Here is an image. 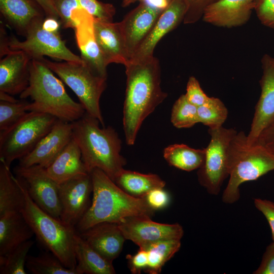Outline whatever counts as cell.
<instances>
[{
    "label": "cell",
    "instance_id": "28",
    "mask_svg": "<svg viewBox=\"0 0 274 274\" xmlns=\"http://www.w3.org/2000/svg\"><path fill=\"white\" fill-rule=\"evenodd\" d=\"M125 192L136 198H143L152 189L163 188L165 182L156 174H144L124 168L114 181Z\"/></svg>",
    "mask_w": 274,
    "mask_h": 274
},
{
    "label": "cell",
    "instance_id": "24",
    "mask_svg": "<svg viewBox=\"0 0 274 274\" xmlns=\"http://www.w3.org/2000/svg\"><path fill=\"white\" fill-rule=\"evenodd\" d=\"M46 169L48 176L58 184L78 175L89 173L80 148L73 139Z\"/></svg>",
    "mask_w": 274,
    "mask_h": 274
},
{
    "label": "cell",
    "instance_id": "19",
    "mask_svg": "<svg viewBox=\"0 0 274 274\" xmlns=\"http://www.w3.org/2000/svg\"><path fill=\"white\" fill-rule=\"evenodd\" d=\"M30 57L22 50H10L0 61V91L20 94L27 87Z\"/></svg>",
    "mask_w": 274,
    "mask_h": 274
},
{
    "label": "cell",
    "instance_id": "31",
    "mask_svg": "<svg viewBox=\"0 0 274 274\" xmlns=\"http://www.w3.org/2000/svg\"><path fill=\"white\" fill-rule=\"evenodd\" d=\"M26 267L33 274H78L76 269L66 267L51 252L37 256L28 255Z\"/></svg>",
    "mask_w": 274,
    "mask_h": 274
},
{
    "label": "cell",
    "instance_id": "41",
    "mask_svg": "<svg viewBox=\"0 0 274 274\" xmlns=\"http://www.w3.org/2000/svg\"><path fill=\"white\" fill-rule=\"evenodd\" d=\"M146 203L154 211L165 208L169 202V196L163 188L152 189L145 196Z\"/></svg>",
    "mask_w": 274,
    "mask_h": 274
},
{
    "label": "cell",
    "instance_id": "38",
    "mask_svg": "<svg viewBox=\"0 0 274 274\" xmlns=\"http://www.w3.org/2000/svg\"><path fill=\"white\" fill-rule=\"evenodd\" d=\"M218 0H183L186 6L184 24H192L202 18L206 9Z\"/></svg>",
    "mask_w": 274,
    "mask_h": 274
},
{
    "label": "cell",
    "instance_id": "48",
    "mask_svg": "<svg viewBox=\"0 0 274 274\" xmlns=\"http://www.w3.org/2000/svg\"><path fill=\"white\" fill-rule=\"evenodd\" d=\"M170 1L171 0H144L143 2L153 8L163 11L168 7Z\"/></svg>",
    "mask_w": 274,
    "mask_h": 274
},
{
    "label": "cell",
    "instance_id": "30",
    "mask_svg": "<svg viewBox=\"0 0 274 274\" xmlns=\"http://www.w3.org/2000/svg\"><path fill=\"white\" fill-rule=\"evenodd\" d=\"M181 239H165L153 243L145 249L148 254V266L145 272L158 274L165 263L180 250Z\"/></svg>",
    "mask_w": 274,
    "mask_h": 274
},
{
    "label": "cell",
    "instance_id": "7",
    "mask_svg": "<svg viewBox=\"0 0 274 274\" xmlns=\"http://www.w3.org/2000/svg\"><path fill=\"white\" fill-rule=\"evenodd\" d=\"M40 60L73 91L86 112L98 119L104 126L99 100L106 88L107 78L95 73L83 60L57 62L44 57Z\"/></svg>",
    "mask_w": 274,
    "mask_h": 274
},
{
    "label": "cell",
    "instance_id": "5",
    "mask_svg": "<svg viewBox=\"0 0 274 274\" xmlns=\"http://www.w3.org/2000/svg\"><path fill=\"white\" fill-rule=\"evenodd\" d=\"M229 180L222 201L232 204L240 198V186L255 181L274 170V154L261 145L249 144L244 131L237 132L230 142L228 154Z\"/></svg>",
    "mask_w": 274,
    "mask_h": 274
},
{
    "label": "cell",
    "instance_id": "37",
    "mask_svg": "<svg viewBox=\"0 0 274 274\" xmlns=\"http://www.w3.org/2000/svg\"><path fill=\"white\" fill-rule=\"evenodd\" d=\"M59 16L61 24L64 28L74 29L72 13L82 8L79 0H52Z\"/></svg>",
    "mask_w": 274,
    "mask_h": 274
},
{
    "label": "cell",
    "instance_id": "12",
    "mask_svg": "<svg viewBox=\"0 0 274 274\" xmlns=\"http://www.w3.org/2000/svg\"><path fill=\"white\" fill-rule=\"evenodd\" d=\"M117 224L126 239L131 241L140 248L159 241L181 239L184 234L179 224L156 222L145 215L128 217Z\"/></svg>",
    "mask_w": 274,
    "mask_h": 274
},
{
    "label": "cell",
    "instance_id": "47",
    "mask_svg": "<svg viewBox=\"0 0 274 274\" xmlns=\"http://www.w3.org/2000/svg\"><path fill=\"white\" fill-rule=\"evenodd\" d=\"M60 24V20L49 17H46L43 22V27L52 31H59Z\"/></svg>",
    "mask_w": 274,
    "mask_h": 274
},
{
    "label": "cell",
    "instance_id": "35",
    "mask_svg": "<svg viewBox=\"0 0 274 274\" xmlns=\"http://www.w3.org/2000/svg\"><path fill=\"white\" fill-rule=\"evenodd\" d=\"M29 103L22 99L14 102L0 100V132L9 129L28 112Z\"/></svg>",
    "mask_w": 274,
    "mask_h": 274
},
{
    "label": "cell",
    "instance_id": "23",
    "mask_svg": "<svg viewBox=\"0 0 274 274\" xmlns=\"http://www.w3.org/2000/svg\"><path fill=\"white\" fill-rule=\"evenodd\" d=\"M0 12L7 23L24 37L34 21L46 17L36 0H0Z\"/></svg>",
    "mask_w": 274,
    "mask_h": 274
},
{
    "label": "cell",
    "instance_id": "46",
    "mask_svg": "<svg viewBox=\"0 0 274 274\" xmlns=\"http://www.w3.org/2000/svg\"><path fill=\"white\" fill-rule=\"evenodd\" d=\"M44 10L46 17H53L60 20L58 13L52 0H36Z\"/></svg>",
    "mask_w": 274,
    "mask_h": 274
},
{
    "label": "cell",
    "instance_id": "8",
    "mask_svg": "<svg viewBox=\"0 0 274 274\" xmlns=\"http://www.w3.org/2000/svg\"><path fill=\"white\" fill-rule=\"evenodd\" d=\"M58 119L48 114L28 112L7 130L0 132V160L8 166L29 154Z\"/></svg>",
    "mask_w": 274,
    "mask_h": 274
},
{
    "label": "cell",
    "instance_id": "33",
    "mask_svg": "<svg viewBox=\"0 0 274 274\" xmlns=\"http://www.w3.org/2000/svg\"><path fill=\"white\" fill-rule=\"evenodd\" d=\"M198 122L215 128L223 126L228 116V110L218 98L209 97L207 101L197 107Z\"/></svg>",
    "mask_w": 274,
    "mask_h": 274
},
{
    "label": "cell",
    "instance_id": "42",
    "mask_svg": "<svg viewBox=\"0 0 274 274\" xmlns=\"http://www.w3.org/2000/svg\"><path fill=\"white\" fill-rule=\"evenodd\" d=\"M128 267L133 274H140L142 270L145 271L148 266V258L147 251L143 248H139L134 255H126Z\"/></svg>",
    "mask_w": 274,
    "mask_h": 274
},
{
    "label": "cell",
    "instance_id": "25",
    "mask_svg": "<svg viewBox=\"0 0 274 274\" xmlns=\"http://www.w3.org/2000/svg\"><path fill=\"white\" fill-rule=\"evenodd\" d=\"M33 230L21 212L0 217V256L4 255L29 240Z\"/></svg>",
    "mask_w": 274,
    "mask_h": 274
},
{
    "label": "cell",
    "instance_id": "4",
    "mask_svg": "<svg viewBox=\"0 0 274 274\" xmlns=\"http://www.w3.org/2000/svg\"><path fill=\"white\" fill-rule=\"evenodd\" d=\"M29 84L20 98H30L28 112H42L58 119L74 122L86 111L80 102L74 101L67 93L62 82L41 60L31 59Z\"/></svg>",
    "mask_w": 274,
    "mask_h": 274
},
{
    "label": "cell",
    "instance_id": "21",
    "mask_svg": "<svg viewBox=\"0 0 274 274\" xmlns=\"http://www.w3.org/2000/svg\"><path fill=\"white\" fill-rule=\"evenodd\" d=\"M95 39L105 64L125 65L130 60L119 22H108L94 18Z\"/></svg>",
    "mask_w": 274,
    "mask_h": 274
},
{
    "label": "cell",
    "instance_id": "20",
    "mask_svg": "<svg viewBox=\"0 0 274 274\" xmlns=\"http://www.w3.org/2000/svg\"><path fill=\"white\" fill-rule=\"evenodd\" d=\"M256 0H218L204 10L202 19L218 27L231 28L247 23Z\"/></svg>",
    "mask_w": 274,
    "mask_h": 274
},
{
    "label": "cell",
    "instance_id": "39",
    "mask_svg": "<svg viewBox=\"0 0 274 274\" xmlns=\"http://www.w3.org/2000/svg\"><path fill=\"white\" fill-rule=\"evenodd\" d=\"M254 10L263 25L274 29V0H256Z\"/></svg>",
    "mask_w": 274,
    "mask_h": 274
},
{
    "label": "cell",
    "instance_id": "15",
    "mask_svg": "<svg viewBox=\"0 0 274 274\" xmlns=\"http://www.w3.org/2000/svg\"><path fill=\"white\" fill-rule=\"evenodd\" d=\"M72 122L58 120L52 129L36 147L19 160L18 165L28 167L39 165L47 168L73 139Z\"/></svg>",
    "mask_w": 274,
    "mask_h": 274
},
{
    "label": "cell",
    "instance_id": "32",
    "mask_svg": "<svg viewBox=\"0 0 274 274\" xmlns=\"http://www.w3.org/2000/svg\"><path fill=\"white\" fill-rule=\"evenodd\" d=\"M33 245L30 239L4 255L0 256L1 274H26L25 269L28 253Z\"/></svg>",
    "mask_w": 274,
    "mask_h": 274
},
{
    "label": "cell",
    "instance_id": "16",
    "mask_svg": "<svg viewBox=\"0 0 274 274\" xmlns=\"http://www.w3.org/2000/svg\"><path fill=\"white\" fill-rule=\"evenodd\" d=\"M75 39L81 58L97 74L107 78V66L96 42L94 17L83 8L72 13Z\"/></svg>",
    "mask_w": 274,
    "mask_h": 274
},
{
    "label": "cell",
    "instance_id": "6",
    "mask_svg": "<svg viewBox=\"0 0 274 274\" xmlns=\"http://www.w3.org/2000/svg\"><path fill=\"white\" fill-rule=\"evenodd\" d=\"M20 182L25 198V204L21 213L34 234L40 243L66 267L76 269L77 260L74 251L75 228L66 225L59 219L42 210L32 200L25 187Z\"/></svg>",
    "mask_w": 274,
    "mask_h": 274
},
{
    "label": "cell",
    "instance_id": "3",
    "mask_svg": "<svg viewBox=\"0 0 274 274\" xmlns=\"http://www.w3.org/2000/svg\"><path fill=\"white\" fill-rule=\"evenodd\" d=\"M72 123L73 139L80 148L88 172L99 168L114 181L126 163L120 154L122 142L115 129L111 126L101 128L99 120L86 112Z\"/></svg>",
    "mask_w": 274,
    "mask_h": 274
},
{
    "label": "cell",
    "instance_id": "27",
    "mask_svg": "<svg viewBox=\"0 0 274 274\" xmlns=\"http://www.w3.org/2000/svg\"><path fill=\"white\" fill-rule=\"evenodd\" d=\"M74 251L78 274H115L112 262L90 246L79 235H74Z\"/></svg>",
    "mask_w": 274,
    "mask_h": 274
},
{
    "label": "cell",
    "instance_id": "14",
    "mask_svg": "<svg viewBox=\"0 0 274 274\" xmlns=\"http://www.w3.org/2000/svg\"><path fill=\"white\" fill-rule=\"evenodd\" d=\"M261 94L255 107L249 132V144L255 143L262 131L274 118V57L265 54L261 59Z\"/></svg>",
    "mask_w": 274,
    "mask_h": 274
},
{
    "label": "cell",
    "instance_id": "36",
    "mask_svg": "<svg viewBox=\"0 0 274 274\" xmlns=\"http://www.w3.org/2000/svg\"><path fill=\"white\" fill-rule=\"evenodd\" d=\"M81 7L94 18L113 22L116 9L111 4L98 0H79Z\"/></svg>",
    "mask_w": 274,
    "mask_h": 274
},
{
    "label": "cell",
    "instance_id": "18",
    "mask_svg": "<svg viewBox=\"0 0 274 274\" xmlns=\"http://www.w3.org/2000/svg\"><path fill=\"white\" fill-rule=\"evenodd\" d=\"M186 12V6L183 0H171L129 60L153 56L156 45L165 35L183 22Z\"/></svg>",
    "mask_w": 274,
    "mask_h": 274
},
{
    "label": "cell",
    "instance_id": "1",
    "mask_svg": "<svg viewBox=\"0 0 274 274\" xmlns=\"http://www.w3.org/2000/svg\"><path fill=\"white\" fill-rule=\"evenodd\" d=\"M126 88L123 125L125 141L133 145L144 120L167 97L161 87L159 60L154 56L125 65Z\"/></svg>",
    "mask_w": 274,
    "mask_h": 274
},
{
    "label": "cell",
    "instance_id": "40",
    "mask_svg": "<svg viewBox=\"0 0 274 274\" xmlns=\"http://www.w3.org/2000/svg\"><path fill=\"white\" fill-rule=\"evenodd\" d=\"M185 95L189 102L197 107L205 103L209 98L202 89L198 81L193 76L188 79Z\"/></svg>",
    "mask_w": 274,
    "mask_h": 274
},
{
    "label": "cell",
    "instance_id": "45",
    "mask_svg": "<svg viewBox=\"0 0 274 274\" xmlns=\"http://www.w3.org/2000/svg\"><path fill=\"white\" fill-rule=\"evenodd\" d=\"M274 154V118L262 131L256 142Z\"/></svg>",
    "mask_w": 274,
    "mask_h": 274
},
{
    "label": "cell",
    "instance_id": "26",
    "mask_svg": "<svg viewBox=\"0 0 274 274\" xmlns=\"http://www.w3.org/2000/svg\"><path fill=\"white\" fill-rule=\"evenodd\" d=\"M0 217L21 212L25 198L22 185L4 161L0 160Z\"/></svg>",
    "mask_w": 274,
    "mask_h": 274
},
{
    "label": "cell",
    "instance_id": "11",
    "mask_svg": "<svg viewBox=\"0 0 274 274\" xmlns=\"http://www.w3.org/2000/svg\"><path fill=\"white\" fill-rule=\"evenodd\" d=\"M14 170L35 203L45 212L60 219L59 184L48 176L46 168L39 165H17Z\"/></svg>",
    "mask_w": 274,
    "mask_h": 274
},
{
    "label": "cell",
    "instance_id": "9",
    "mask_svg": "<svg viewBox=\"0 0 274 274\" xmlns=\"http://www.w3.org/2000/svg\"><path fill=\"white\" fill-rule=\"evenodd\" d=\"M210 141L206 148L203 163L197 171L199 184L211 195H218L225 180L229 177L228 154L230 143L237 132L223 126L209 128Z\"/></svg>",
    "mask_w": 274,
    "mask_h": 274
},
{
    "label": "cell",
    "instance_id": "2",
    "mask_svg": "<svg viewBox=\"0 0 274 274\" xmlns=\"http://www.w3.org/2000/svg\"><path fill=\"white\" fill-rule=\"evenodd\" d=\"M90 174L93 197L90 207L76 225L79 232L101 222L118 223L130 216L153 215L154 211L144 198L128 194L101 169L95 168Z\"/></svg>",
    "mask_w": 274,
    "mask_h": 274
},
{
    "label": "cell",
    "instance_id": "44",
    "mask_svg": "<svg viewBox=\"0 0 274 274\" xmlns=\"http://www.w3.org/2000/svg\"><path fill=\"white\" fill-rule=\"evenodd\" d=\"M253 273L274 274V242L266 247L260 264Z\"/></svg>",
    "mask_w": 274,
    "mask_h": 274
},
{
    "label": "cell",
    "instance_id": "22",
    "mask_svg": "<svg viewBox=\"0 0 274 274\" xmlns=\"http://www.w3.org/2000/svg\"><path fill=\"white\" fill-rule=\"evenodd\" d=\"M79 234L94 250L112 262L121 252L126 240L118 224L114 222L99 223Z\"/></svg>",
    "mask_w": 274,
    "mask_h": 274
},
{
    "label": "cell",
    "instance_id": "17",
    "mask_svg": "<svg viewBox=\"0 0 274 274\" xmlns=\"http://www.w3.org/2000/svg\"><path fill=\"white\" fill-rule=\"evenodd\" d=\"M162 11L142 2L119 22L130 59Z\"/></svg>",
    "mask_w": 274,
    "mask_h": 274
},
{
    "label": "cell",
    "instance_id": "43",
    "mask_svg": "<svg viewBox=\"0 0 274 274\" xmlns=\"http://www.w3.org/2000/svg\"><path fill=\"white\" fill-rule=\"evenodd\" d=\"M254 203L256 208L263 215L269 224L272 242H274V202L265 199L255 198Z\"/></svg>",
    "mask_w": 274,
    "mask_h": 274
},
{
    "label": "cell",
    "instance_id": "29",
    "mask_svg": "<svg viewBox=\"0 0 274 274\" xmlns=\"http://www.w3.org/2000/svg\"><path fill=\"white\" fill-rule=\"evenodd\" d=\"M205 156V148L194 149L183 144L169 145L163 151L164 158L169 165L187 172L199 169Z\"/></svg>",
    "mask_w": 274,
    "mask_h": 274
},
{
    "label": "cell",
    "instance_id": "34",
    "mask_svg": "<svg viewBox=\"0 0 274 274\" xmlns=\"http://www.w3.org/2000/svg\"><path fill=\"white\" fill-rule=\"evenodd\" d=\"M171 122L178 128H187L198 122L197 107L191 104L185 94L174 103L171 114Z\"/></svg>",
    "mask_w": 274,
    "mask_h": 274
},
{
    "label": "cell",
    "instance_id": "50",
    "mask_svg": "<svg viewBox=\"0 0 274 274\" xmlns=\"http://www.w3.org/2000/svg\"><path fill=\"white\" fill-rule=\"evenodd\" d=\"M144 1V0H122V6L123 7H126L136 2H139L140 3L143 2Z\"/></svg>",
    "mask_w": 274,
    "mask_h": 274
},
{
    "label": "cell",
    "instance_id": "10",
    "mask_svg": "<svg viewBox=\"0 0 274 274\" xmlns=\"http://www.w3.org/2000/svg\"><path fill=\"white\" fill-rule=\"evenodd\" d=\"M45 18L32 23L26 32L25 40H18L14 36L9 38V49L22 50L31 59H40L47 56L66 61H82L80 56L73 53L66 47L59 31H50L43 27Z\"/></svg>",
    "mask_w": 274,
    "mask_h": 274
},
{
    "label": "cell",
    "instance_id": "13",
    "mask_svg": "<svg viewBox=\"0 0 274 274\" xmlns=\"http://www.w3.org/2000/svg\"><path fill=\"white\" fill-rule=\"evenodd\" d=\"M92 191L89 173L78 175L59 184L60 220L64 224L75 228L91 205Z\"/></svg>",
    "mask_w": 274,
    "mask_h": 274
},
{
    "label": "cell",
    "instance_id": "49",
    "mask_svg": "<svg viewBox=\"0 0 274 274\" xmlns=\"http://www.w3.org/2000/svg\"><path fill=\"white\" fill-rule=\"evenodd\" d=\"M0 100L13 102H17L19 100L15 98L13 95L3 91H0Z\"/></svg>",
    "mask_w": 274,
    "mask_h": 274
}]
</instances>
